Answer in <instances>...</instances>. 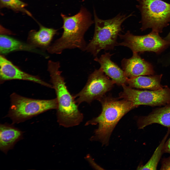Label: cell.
Wrapping results in <instances>:
<instances>
[{"instance_id": "cell-18", "label": "cell", "mask_w": 170, "mask_h": 170, "mask_svg": "<svg viewBox=\"0 0 170 170\" xmlns=\"http://www.w3.org/2000/svg\"><path fill=\"white\" fill-rule=\"evenodd\" d=\"M161 143L157 147L151 157L145 165L139 166L137 170H156L158 163L163 152V148L166 140L170 133V128Z\"/></svg>"}, {"instance_id": "cell-10", "label": "cell", "mask_w": 170, "mask_h": 170, "mask_svg": "<svg viewBox=\"0 0 170 170\" xmlns=\"http://www.w3.org/2000/svg\"><path fill=\"white\" fill-rule=\"evenodd\" d=\"M12 80L31 81L41 85L53 88L52 85L43 81L38 76L27 73L14 65L2 55L0 56V84Z\"/></svg>"}, {"instance_id": "cell-6", "label": "cell", "mask_w": 170, "mask_h": 170, "mask_svg": "<svg viewBox=\"0 0 170 170\" xmlns=\"http://www.w3.org/2000/svg\"><path fill=\"white\" fill-rule=\"evenodd\" d=\"M141 14L142 31L148 28L162 32L170 22V4L161 0H137Z\"/></svg>"}, {"instance_id": "cell-1", "label": "cell", "mask_w": 170, "mask_h": 170, "mask_svg": "<svg viewBox=\"0 0 170 170\" xmlns=\"http://www.w3.org/2000/svg\"><path fill=\"white\" fill-rule=\"evenodd\" d=\"M59 61L49 60L48 71L50 81L55 89L58 103L57 121L59 125L66 128L78 125L83 121L84 115L79 110L74 96L69 91L59 70Z\"/></svg>"}, {"instance_id": "cell-14", "label": "cell", "mask_w": 170, "mask_h": 170, "mask_svg": "<svg viewBox=\"0 0 170 170\" xmlns=\"http://www.w3.org/2000/svg\"><path fill=\"white\" fill-rule=\"evenodd\" d=\"M23 132L13 125L7 123L0 126V149L6 153L23 138Z\"/></svg>"}, {"instance_id": "cell-9", "label": "cell", "mask_w": 170, "mask_h": 170, "mask_svg": "<svg viewBox=\"0 0 170 170\" xmlns=\"http://www.w3.org/2000/svg\"><path fill=\"white\" fill-rule=\"evenodd\" d=\"M120 98L132 102L136 107L141 105L154 106L170 103V89L167 86L156 90H140L124 84Z\"/></svg>"}, {"instance_id": "cell-13", "label": "cell", "mask_w": 170, "mask_h": 170, "mask_svg": "<svg viewBox=\"0 0 170 170\" xmlns=\"http://www.w3.org/2000/svg\"><path fill=\"white\" fill-rule=\"evenodd\" d=\"M157 123L170 128V103L155 110L148 115L140 117L137 121L138 128Z\"/></svg>"}, {"instance_id": "cell-7", "label": "cell", "mask_w": 170, "mask_h": 170, "mask_svg": "<svg viewBox=\"0 0 170 170\" xmlns=\"http://www.w3.org/2000/svg\"><path fill=\"white\" fill-rule=\"evenodd\" d=\"M159 33L152 31L143 35H136L128 31L124 34H119L122 42L118 45L127 47L133 52L142 53L152 51L160 53L170 45V42L162 39Z\"/></svg>"}, {"instance_id": "cell-4", "label": "cell", "mask_w": 170, "mask_h": 170, "mask_svg": "<svg viewBox=\"0 0 170 170\" xmlns=\"http://www.w3.org/2000/svg\"><path fill=\"white\" fill-rule=\"evenodd\" d=\"M94 33L92 39L87 45L85 51L96 56L102 50L113 49L118 45L117 40L122 31V24L133 15L119 14L113 18L106 20L99 18L94 10Z\"/></svg>"}, {"instance_id": "cell-12", "label": "cell", "mask_w": 170, "mask_h": 170, "mask_svg": "<svg viewBox=\"0 0 170 170\" xmlns=\"http://www.w3.org/2000/svg\"><path fill=\"white\" fill-rule=\"evenodd\" d=\"M112 55L109 53L106 52L99 58L96 57L94 60L99 64L100 68L114 83L122 86L126 83L128 78L123 70L111 60Z\"/></svg>"}, {"instance_id": "cell-20", "label": "cell", "mask_w": 170, "mask_h": 170, "mask_svg": "<svg viewBox=\"0 0 170 170\" xmlns=\"http://www.w3.org/2000/svg\"><path fill=\"white\" fill-rule=\"evenodd\" d=\"M85 158L93 168L96 169H100V168H102L95 163L89 154L87 155L85 157Z\"/></svg>"}, {"instance_id": "cell-5", "label": "cell", "mask_w": 170, "mask_h": 170, "mask_svg": "<svg viewBox=\"0 0 170 170\" xmlns=\"http://www.w3.org/2000/svg\"><path fill=\"white\" fill-rule=\"evenodd\" d=\"M11 104L7 116L13 123H18L40 114L52 109L56 110V98L50 100L32 99L20 96L15 93L10 96Z\"/></svg>"}, {"instance_id": "cell-19", "label": "cell", "mask_w": 170, "mask_h": 170, "mask_svg": "<svg viewBox=\"0 0 170 170\" xmlns=\"http://www.w3.org/2000/svg\"><path fill=\"white\" fill-rule=\"evenodd\" d=\"M27 4L20 0H0L1 8H7L15 11H20L30 16L31 14L25 8Z\"/></svg>"}, {"instance_id": "cell-2", "label": "cell", "mask_w": 170, "mask_h": 170, "mask_svg": "<svg viewBox=\"0 0 170 170\" xmlns=\"http://www.w3.org/2000/svg\"><path fill=\"white\" fill-rule=\"evenodd\" d=\"M99 101L102 110L97 117L87 121L85 126L98 125L90 138L91 141L100 142L102 145H107L111 133L122 117L136 107L131 101L125 99L118 100L109 97H103Z\"/></svg>"}, {"instance_id": "cell-16", "label": "cell", "mask_w": 170, "mask_h": 170, "mask_svg": "<svg viewBox=\"0 0 170 170\" xmlns=\"http://www.w3.org/2000/svg\"><path fill=\"white\" fill-rule=\"evenodd\" d=\"M37 52L33 45L24 43L10 36H0V52L2 54L17 51Z\"/></svg>"}, {"instance_id": "cell-11", "label": "cell", "mask_w": 170, "mask_h": 170, "mask_svg": "<svg viewBox=\"0 0 170 170\" xmlns=\"http://www.w3.org/2000/svg\"><path fill=\"white\" fill-rule=\"evenodd\" d=\"M121 64L123 70L128 78L153 75L154 73L152 65L142 59L137 53L133 52L132 56L130 58L123 59Z\"/></svg>"}, {"instance_id": "cell-23", "label": "cell", "mask_w": 170, "mask_h": 170, "mask_svg": "<svg viewBox=\"0 0 170 170\" xmlns=\"http://www.w3.org/2000/svg\"><path fill=\"white\" fill-rule=\"evenodd\" d=\"M164 39L170 42V32Z\"/></svg>"}, {"instance_id": "cell-15", "label": "cell", "mask_w": 170, "mask_h": 170, "mask_svg": "<svg viewBox=\"0 0 170 170\" xmlns=\"http://www.w3.org/2000/svg\"><path fill=\"white\" fill-rule=\"evenodd\" d=\"M162 75L149 76H140L128 78L126 83L131 87L156 90L164 87L160 83Z\"/></svg>"}, {"instance_id": "cell-22", "label": "cell", "mask_w": 170, "mask_h": 170, "mask_svg": "<svg viewBox=\"0 0 170 170\" xmlns=\"http://www.w3.org/2000/svg\"><path fill=\"white\" fill-rule=\"evenodd\" d=\"M163 152L170 154V138L165 143L163 148Z\"/></svg>"}, {"instance_id": "cell-21", "label": "cell", "mask_w": 170, "mask_h": 170, "mask_svg": "<svg viewBox=\"0 0 170 170\" xmlns=\"http://www.w3.org/2000/svg\"><path fill=\"white\" fill-rule=\"evenodd\" d=\"M160 170H170V156L163 159Z\"/></svg>"}, {"instance_id": "cell-3", "label": "cell", "mask_w": 170, "mask_h": 170, "mask_svg": "<svg viewBox=\"0 0 170 170\" xmlns=\"http://www.w3.org/2000/svg\"><path fill=\"white\" fill-rule=\"evenodd\" d=\"M63 21V32L60 37L47 49L52 54H60L65 49L78 48L85 51L87 45L84 39L85 33L94 23L90 14L82 8L78 13L68 17L61 14Z\"/></svg>"}, {"instance_id": "cell-8", "label": "cell", "mask_w": 170, "mask_h": 170, "mask_svg": "<svg viewBox=\"0 0 170 170\" xmlns=\"http://www.w3.org/2000/svg\"><path fill=\"white\" fill-rule=\"evenodd\" d=\"M104 73L100 68L89 75L83 88L74 96L78 105L83 102L90 104L94 100H99L111 89L114 83Z\"/></svg>"}, {"instance_id": "cell-17", "label": "cell", "mask_w": 170, "mask_h": 170, "mask_svg": "<svg viewBox=\"0 0 170 170\" xmlns=\"http://www.w3.org/2000/svg\"><path fill=\"white\" fill-rule=\"evenodd\" d=\"M38 31H30L28 40L33 45L47 47L50 44L53 36L57 33V30L52 28L45 27L39 24Z\"/></svg>"}]
</instances>
